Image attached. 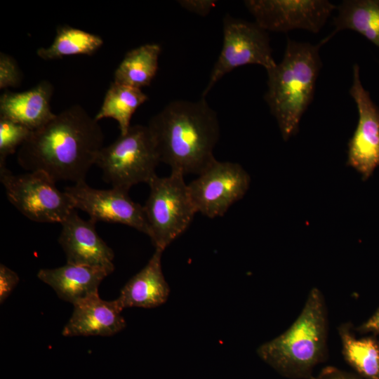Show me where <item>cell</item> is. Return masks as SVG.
I'll use <instances>...</instances> for the list:
<instances>
[{"instance_id": "cell-13", "label": "cell", "mask_w": 379, "mask_h": 379, "mask_svg": "<svg viewBox=\"0 0 379 379\" xmlns=\"http://www.w3.org/2000/svg\"><path fill=\"white\" fill-rule=\"evenodd\" d=\"M61 225L58 242L67 263L113 272L114 251L97 233L95 221L81 218L74 209Z\"/></svg>"}, {"instance_id": "cell-18", "label": "cell", "mask_w": 379, "mask_h": 379, "mask_svg": "<svg viewBox=\"0 0 379 379\" xmlns=\"http://www.w3.org/2000/svg\"><path fill=\"white\" fill-rule=\"evenodd\" d=\"M334 29L319 43L323 46L337 32H357L379 48V0H345L336 7Z\"/></svg>"}, {"instance_id": "cell-6", "label": "cell", "mask_w": 379, "mask_h": 379, "mask_svg": "<svg viewBox=\"0 0 379 379\" xmlns=\"http://www.w3.org/2000/svg\"><path fill=\"white\" fill-rule=\"evenodd\" d=\"M148 185L149 193L143 206L148 237L155 248L164 251L187 230L197 212L182 173L157 175Z\"/></svg>"}, {"instance_id": "cell-8", "label": "cell", "mask_w": 379, "mask_h": 379, "mask_svg": "<svg viewBox=\"0 0 379 379\" xmlns=\"http://www.w3.org/2000/svg\"><path fill=\"white\" fill-rule=\"evenodd\" d=\"M276 64L267 32L255 22L227 15L223 20L222 49L202 97L204 98L222 77L238 67L259 65L268 70Z\"/></svg>"}, {"instance_id": "cell-16", "label": "cell", "mask_w": 379, "mask_h": 379, "mask_svg": "<svg viewBox=\"0 0 379 379\" xmlns=\"http://www.w3.org/2000/svg\"><path fill=\"white\" fill-rule=\"evenodd\" d=\"M108 275L103 270L69 263L41 269L37 273V277L50 286L60 299L73 305L98 295L99 286Z\"/></svg>"}, {"instance_id": "cell-2", "label": "cell", "mask_w": 379, "mask_h": 379, "mask_svg": "<svg viewBox=\"0 0 379 379\" xmlns=\"http://www.w3.org/2000/svg\"><path fill=\"white\" fill-rule=\"evenodd\" d=\"M161 162L171 171L199 175L215 160L220 137L216 112L204 98L197 101L174 100L154 115L147 125Z\"/></svg>"}, {"instance_id": "cell-9", "label": "cell", "mask_w": 379, "mask_h": 379, "mask_svg": "<svg viewBox=\"0 0 379 379\" xmlns=\"http://www.w3.org/2000/svg\"><path fill=\"white\" fill-rule=\"evenodd\" d=\"M188 184L197 213L214 218L225 215L246 193L251 178L243 167L230 161L215 160Z\"/></svg>"}, {"instance_id": "cell-27", "label": "cell", "mask_w": 379, "mask_h": 379, "mask_svg": "<svg viewBox=\"0 0 379 379\" xmlns=\"http://www.w3.org/2000/svg\"><path fill=\"white\" fill-rule=\"evenodd\" d=\"M319 379H354L348 374L337 369L329 368L326 370Z\"/></svg>"}, {"instance_id": "cell-17", "label": "cell", "mask_w": 379, "mask_h": 379, "mask_svg": "<svg viewBox=\"0 0 379 379\" xmlns=\"http://www.w3.org/2000/svg\"><path fill=\"white\" fill-rule=\"evenodd\" d=\"M162 253L163 251L155 248L147 265L121 288L116 301L122 310L153 308L168 300L170 288L162 271Z\"/></svg>"}, {"instance_id": "cell-7", "label": "cell", "mask_w": 379, "mask_h": 379, "mask_svg": "<svg viewBox=\"0 0 379 379\" xmlns=\"http://www.w3.org/2000/svg\"><path fill=\"white\" fill-rule=\"evenodd\" d=\"M0 180L10 203L32 221L61 224L74 209L66 193L42 171L14 175L6 166L0 168Z\"/></svg>"}, {"instance_id": "cell-28", "label": "cell", "mask_w": 379, "mask_h": 379, "mask_svg": "<svg viewBox=\"0 0 379 379\" xmlns=\"http://www.w3.org/2000/svg\"><path fill=\"white\" fill-rule=\"evenodd\" d=\"M361 328L364 331L379 333V309Z\"/></svg>"}, {"instance_id": "cell-1", "label": "cell", "mask_w": 379, "mask_h": 379, "mask_svg": "<svg viewBox=\"0 0 379 379\" xmlns=\"http://www.w3.org/2000/svg\"><path fill=\"white\" fill-rule=\"evenodd\" d=\"M98 121L79 105H74L42 127L32 131L20 147L17 160L27 172L42 171L55 182H85L104 147Z\"/></svg>"}, {"instance_id": "cell-15", "label": "cell", "mask_w": 379, "mask_h": 379, "mask_svg": "<svg viewBox=\"0 0 379 379\" xmlns=\"http://www.w3.org/2000/svg\"><path fill=\"white\" fill-rule=\"evenodd\" d=\"M53 92V84L47 80L22 92L6 91L0 98V117L35 131L55 116L50 105Z\"/></svg>"}, {"instance_id": "cell-3", "label": "cell", "mask_w": 379, "mask_h": 379, "mask_svg": "<svg viewBox=\"0 0 379 379\" xmlns=\"http://www.w3.org/2000/svg\"><path fill=\"white\" fill-rule=\"evenodd\" d=\"M321 46L287 38L281 61L267 70L265 100L285 141L298 132L301 118L313 100L322 67Z\"/></svg>"}, {"instance_id": "cell-21", "label": "cell", "mask_w": 379, "mask_h": 379, "mask_svg": "<svg viewBox=\"0 0 379 379\" xmlns=\"http://www.w3.org/2000/svg\"><path fill=\"white\" fill-rule=\"evenodd\" d=\"M102 44L103 40L98 35L69 25H61L58 27L51 45L38 48L36 55L45 60L73 55H91Z\"/></svg>"}, {"instance_id": "cell-24", "label": "cell", "mask_w": 379, "mask_h": 379, "mask_svg": "<svg viewBox=\"0 0 379 379\" xmlns=\"http://www.w3.org/2000/svg\"><path fill=\"white\" fill-rule=\"evenodd\" d=\"M22 73L16 60L10 55L0 53V88L18 87L22 81Z\"/></svg>"}, {"instance_id": "cell-11", "label": "cell", "mask_w": 379, "mask_h": 379, "mask_svg": "<svg viewBox=\"0 0 379 379\" xmlns=\"http://www.w3.org/2000/svg\"><path fill=\"white\" fill-rule=\"evenodd\" d=\"M64 192L74 209L86 213L91 220L119 223L137 230L148 236L149 228L143 206L133 201L128 192L112 187L100 190L85 182L66 187Z\"/></svg>"}, {"instance_id": "cell-5", "label": "cell", "mask_w": 379, "mask_h": 379, "mask_svg": "<svg viewBox=\"0 0 379 379\" xmlns=\"http://www.w3.org/2000/svg\"><path fill=\"white\" fill-rule=\"evenodd\" d=\"M161 162L156 143L147 126L131 125L124 135L100 151L95 164L103 180L112 187L128 192L139 183L157 175Z\"/></svg>"}, {"instance_id": "cell-12", "label": "cell", "mask_w": 379, "mask_h": 379, "mask_svg": "<svg viewBox=\"0 0 379 379\" xmlns=\"http://www.w3.org/2000/svg\"><path fill=\"white\" fill-rule=\"evenodd\" d=\"M358 109L359 119L348 142L347 165L369 178L379 166V107L362 86L359 66L353 65L352 84L349 91Z\"/></svg>"}, {"instance_id": "cell-25", "label": "cell", "mask_w": 379, "mask_h": 379, "mask_svg": "<svg viewBox=\"0 0 379 379\" xmlns=\"http://www.w3.org/2000/svg\"><path fill=\"white\" fill-rule=\"evenodd\" d=\"M18 274L4 264L0 265V303L2 304L18 285Z\"/></svg>"}, {"instance_id": "cell-23", "label": "cell", "mask_w": 379, "mask_h": 379, "mask_svg": "<svg viewBox=\"0 0 379 379\" xmlns=\"http://www.w3.org/2000/svg\"><path fill=\"white\" fill-rule=\"evenodd\" d=\"M32 131L20 124L0 117V168L6 167V158L20 148Z\"/></svg>"}, {"instance_id": "cell-22", "label": "cell", "mask_w": 379, "mask_h": 379, "mask_svg": "<svg viewBox=\"0 0 379 379\" xmlns=\"http://www.w3.org/2000/svg\"><path fill=\"white\" fill-rule=\"evenodd\" d=\"M343 354L346 361L361 375L379 379V345L371 338L357 339L347 325L339 328Z\"/></svg>"}, {"instance_id": "cell-20", "label": "cell", "mask_w": 379, "mask_h": 379, "mask_svg": "<svg viewBox=\"0 0 379 379\" xmlns=\"http://www.w3.org/2000/svg\"><path fill=\"white\" fill-rule=\"evenodd\" d=\"M147 100V95L141 89L114 81L105 93L99 112L94 117L98 121L105 118L116 120L120 135H124L131 126L133 114Z\"/></svg>"}, {"instance_id": "cell-4", "label": "cell", "mask_w": 379, "mask_h": 379, "mask_svg": "<svg viewBox=\"0 0 379 379\" xmlns=\"http://www.w3.org/2000/svg\"><path fill=\"white\" fill-rule=\"evenodd\" d=\"M328 317L321 292L312 288L299 316L283 333L260 345L258 356L279 373L303 378L324 358Z\"/></svg>"}, {"instance_id": "cell-19", "label": "cell", "mask_w": 379, "mask_h": 379, "mask_svg": "<svg viewBox=\"0 0 379 379\" xmlns=\"http://www.w3.org/2000/svg\"><path fill=\"white\" fill-rule=\"evenodd\" d=\"M161 52L157 44H146L131 49L116 69L114 81L140 89L149 86L157 72Z\"/></svg>"}, {"instance_id": "cell-26", "label": "cell", "mask_w": 379, "mask_h": 379, "mask_svg": "<svg viewBox=\"0 0 379 379\" xmlns=\"http://www.w3.org/2000/svg\"><path fill=\"white\" fill-rule=\"evenodd\" d=\"M182 8L192 13L205 16L209 13L215 4L211 0H184L178 1Z\"/></svg>"}, {"instance_id": "cell-10", "label": "cell", "mask_w": 379, "mask_h": 379, "mask_svg": "<svg viewBox=\"0 0 379 379\" xmlns=\"http://www.w3.org/2000/svg\"><path fill=\"white\" fill-rule=\"evenodd\" d=\"M244 4L262 29L318 33L336 6L327 0H247Z\"/></svg>"}, {"instance_id": "cell-14", "label": "cell", "mask_w": 379, "mask_h": 379, "mask_svg": "<svg viewBox=\"0 0 379 379\" xmlns=\"http://www.w3.org/2000/svg\"><path fill=\"white\" fill-rule=\"evenodd\" d=\"M122 309L116 300L107 301L98 295L74 305V310L62 334L65 337L110 336L126 326Z\"/></svg>"}]
</instances>
